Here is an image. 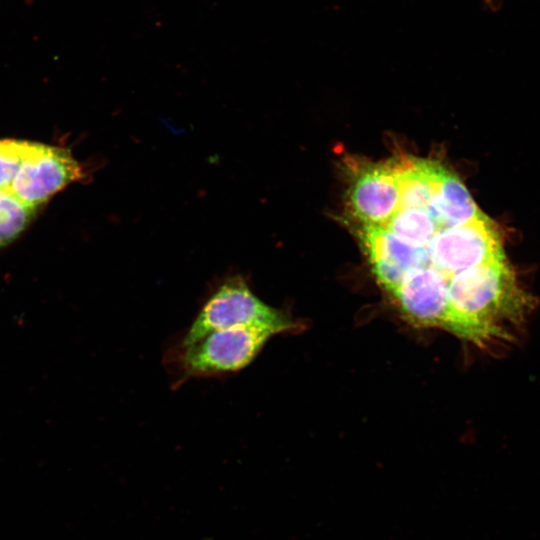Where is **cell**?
<instances>
[{
    "label": "cell",
    "instance_id": "cell-7",
    "mask_svg": "<svg viewBox=\"0 0 540 540\" xmlns=\"http://www.w3.org/2000/svg\"><path fill=\"white\" fill-rule=\"evenodd\" d=\"M38 210L0 191V248L16 240L32 222Z\"/></svg>",
    "mask_w": 540,
    "mask_h": 540
},
{
    "label": "cell",
    "instance_id": "cell-1",
    "mask_svg": "<svg viewBox=\"0 0 540 540\" xmlns=\"http://www.w3.org/2000/svg\"><path fill=\"white\" fill-rule=\"evenodd\" d=\"M276 335L274 330L265 327L236 326L210 331L185 346H167L162 359L170 385L178 389L193 379L237 374L248 367Z\"/></svg>",
    "mask_w": 540,
    "mask_h": 540
},
{
    "label": "cell",
    "instance_id": "cell-2",
    "mask_svg": "<svg viewBox=\"0 0 540 540\" xmlns=\"http://www.w3.org/2000/svg\"><path fill=\"white\" fill-rule=\"evenodd\" d=\"M236 326L265 327L279 335L297 329L298 323L261 300L247 278L236 274L210 290L191 323L168 346H185L210 331Z\"/></svg>",
    "mask_w": 540,
    "mask_h": 540
},
{
    "label": "cell",
    "instance_id": "cell-5",
    "mask_svg": "<svg viewBox=\"0 0 540 540\" xmlns=\"http://www.w3.org/2000/svg\"><path fill=\"white\" fill-rule=\"evenodd\" d=\"M351 176L347 204L358 224L380 225L395 210L399 195L395 160L358 165Z\"/></svg>",
    "mask_w": 540,
    "mask_h": 540
},
{
    "label": "cell",
    "instance_id": "cell-6",
    "mask_svg": "<svg viewBox=\"0 0 540 540\" xmlns=\"http://www.w3.org/2000/svg\"><path fill=\"white\" fill-rule=\"evenodd\" d=\"M430 204L449 227L468 224L486 216L459 177L438 161L434 163Z\"/></svg>",
    "mask_w": 540,
    "mask_h": 540
},
{
    "label": "cell",
    "instance_id": "cell-8",
    "mask_svg": "<svg viewBox=\"0 0 540 540\" xmlns=\"http://www.w3.org/2000/svg\"><path fill=\"white\" fill-rule=\"evenodd\" d=\"M34 145V141L0 139V191L10 195V188L19 166Z\"/></svg>",
    "mask_w": 540,
    "mask_h": 540
},
{
    "label": "cell",
    "instance_id": "cell-9",
    "mask_svg": "<svg viewBox=\"0 0 540 540\" xmlns=\"http://www.w3.org/2000/svg\"><path fill=\"white\" fill-rule=\"evenodd\" d=\"M485 1H486V3L489 4V5H492V4L495 2V0H485Z\"/></svg>",
    "mask_w": 540,
    "mask_h": 540
},
{
    "label": "cell",
    "instance_id": "cell-4",
    "mask_svg": "<svg viewBox=\"0 0 540 540\" xmlns=\"http://www.w3.org/2000/svg\"><path fill=\"white\" fill-rule=\"evenodd\" d=\"M85 176L81 164L65 147L35 142L21 162L10 195L39 209L56 193Z\"/></svg>",
    "mask_w": 540,
    "mask_h": 540
},
{
    "label": "cell",
    "instance_id": "cell-3",
    "mask_svg": "<svg viewBox=\"0 0 540 540\" xmlns=\"http://www.w3.org/2000/svg\"><path fill=\"white\" fill-rule=\"evenodd\" d=\"M424 247L429 259L426 268L444 277L448 288L457 274L506 259L500 233L487 215L468 224L439 227Z\"/></svg>",
    "mask_w": 540,
    "mask_h": 540
}]
</instances>
